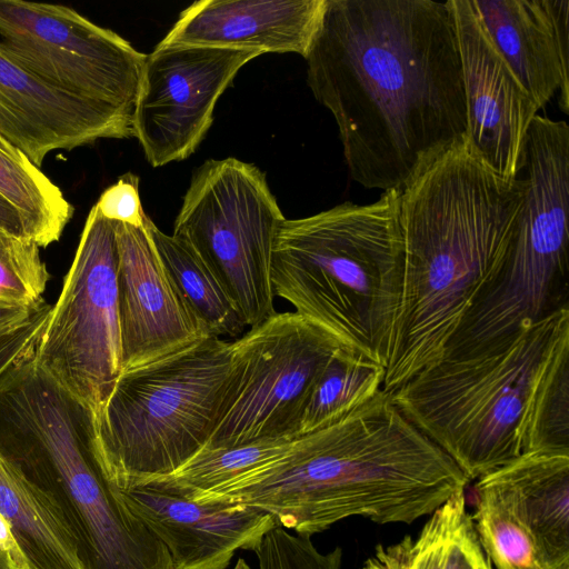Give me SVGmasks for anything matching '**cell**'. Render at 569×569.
Here are the masks:
<instances>
[{"label": "cell", "mask_w": 569, "mask_h": 569, "mask_svg": "<svg viewBox=\"0 0 569 569\" xmlns=\"http://www.w3.org/2000/svg\"><path fill=\"white\" fill-rule=\"evenodd\" d=\"M144 227L180 296L211 337L237 339L247 327L218 279L183 240L162 232L147 217Z\"/></svg>", "instance_id": "cell-22"}, {"label": "cell", "mask_w": 569, "mask_h": 569, "mask_svg": "<svg viewBox=\"0 0 569 569\" xmlns=\"http://www.w3.org/2000/svg\"><path fill=\"white\" fill-rule=\"evenodd\" d=\"M340 349L333 337L296 311L274 312L231 341L221 407L203 449L301 436L310 395Z\"/></svg>", "instance_id": "cell-9"}, {"label": "cell", "mask_w": 569, "mask_h": 569, "mask_svg": "<svg viewBox=\"0 0 569 569\" xmlns=\"http://www.w3.org/2000/svg\"><path fill=\"white\" fill-rule=\"evenodd\" d=\"M116 222L93 206L34 348L38 367L93 417L121 373Z\"/></svg>", "instance_id": "cell-10"}, {"label": "cell", "mask_w": 569, "mask_h": 569, "mask_svg": "<svg viewBox=\"0 0 569 569\" xmlns=\"http://www.w3.org/2000/svg\"><path fill=\"white\" fill-rule=\"evenodd\" d=\"M471 515L482 549L496 569H547L526 523L495 487L477 479Z\"/></svg>", "instance_id": "cell-25"}, {"label": "cell", "mask_w": 569, "mask_h": 569, "mask_svg": "<svg viewBox=\"0 0 569 569\" xmlns=\"http://www.w3.org/2000/svg\"><path fill=\"white\" fill-rule=\"evenodd\" d=\"M51 306L43 299L21 325L0 335V378L16 363L33 353Z\"/></svg>", "instance_id": "cell-31"}, {"label": "cell", "mask_w": 569, "mask_h": 569, "mask_svg": "<svg viewBox=\"0 0 569 569\" xmlns=\"http://www.w3.org/2000/svg\"><path fill=\"white\" fill-rule=\"evenodd\" d=\"M233 569H252L251 566L246 561L243 560L242 558H240L234 568Z\"/></svg>", "instance_id": "cell-37"}, {"label": "cell", "mask_w": 569, "mask_h": 569, "mask_svg": "<svg viewBox=\"0 0 569 569\" xmlns=\"http://www.w3.org/2000/svg\"><path fill=\"white\" fill-rule=\"evenodd\" d=\"M478 479L508 499L547 569H569V455L523 453Z\"/></svg>", "instance_id": "cell-19"}, {"label": "cell", "mask_w": 569, "mask_h": 569, "mask_svg": "<svg viewBox=\"0 0 569 569\" xmlns=\"http://www.w3.org/2000/svg\"><path fill=\"white\" fill-rule=\"evenodd\" d=\"M469 481L381 390L340 420L297 437L273 460L190 500L256 507L311 537L350 517L410 525Z\"/></svg>", "instance_id": "cell-3"}, {"label": "cell", "mask_w": 569, "mask_h": 569, "mask_svg": "<svg viewBox=\"0 0 569 569\" xmlns=\"http://www.w3.org/2000/svg\"><path fill=\"white\" fill-rule=\"evenodd\" d=\"M386 368L340 349L316 383L305 408L299 433L327 427L383 390Z\"/></svg>", "instance_id": "cell-23"}, {"label": "cell", "mask_w": 569, "mask_h": 569, "mask_svg": "<svg viewBox=\"0 0 569 569\" xmlns=\"http://www.w3.org/2000/svg\"><path fill=\"white\" fill-rule=\"evenodd\" d=\"M0 550L12 556L20 569H28L26 559L17 543L11 526L0 513Z\"/></svg>", "instance_id": "cell-32"}, {"label": "cell", "mask_w": 569, "mask_h": 569, "mask_svg": "<svg viewBox=\"0 0 569 569\" xmlns=\"http://www.w3.org/2000/svg\"><path fill=\"white\" fill-rule=\"evenodd\" d=\"M307 82L338 127L351 179L400 187L466 137L450 0H327L305 57Z\"/></svg>", "instance_id": "cell-1"}, {"label": "cell", "mask_w": 569, "mask_h": 569, "mask_svg": "<svg viewBox=\"0 0 569 569\" xmlns=\"http://www.w3.org/2000/svg\"><path fill=\"white\" fill-rule=\"evenodd\" d=\"M490 566L471 515L463 509L448 537L442 569H487Z\"/></svg>", "instance_id": "cell-30"}, {"label": "cell", "mask_w": 569, "mask_h": 569, "mask_svg": "<svg viewBox=\"0 0 569 569\" xmlns=\"http://www.w3.org/2000/svg\"><path fill=\"white\" fill-rule=\"evenodd\" d=\"M403 239L398 188L373 202L345 201L284 219L277 231L274 296L346 350L386 368L400 305Z\"/></svg>", "instance_id": "cell-5"}, {"label": "cell", "mask_w": 569, "mask_h": 569, "mask_svg": "<svg viewBox=\"0 0 569 569\" xmlns=\"http://www.w3.org/2000/svg\"><path fill=\"white\" fill-rule=\"evenodd\" d=\"M49 278L40 248L0 228V307L33 309Z\"/></svg>", "instance_id": "cell-27"}, {"label": "cell", "mask_w": 569, "mask_h": 569, "mask_svg": "<svg viewBox=\"0 0 569 569\" xmlns=\"http://www.w3.org/2000/svg\"><path fill=\"white\" fill-rule=\"evenodd\" d=\"M0 196L18 212L24 238L39 248L61 238L74 211L61 189L1 133Z\"/></svg>", "instance_id": "cell-21"}, {"label": "cell", "mask_w": 569, "mask_h": 569, "mask_svg": "<svg viewBox=\"0 0 569 569\" xmlns=\"http://www.w3.org/2000/svg\"><path fill=\"white\" fill-rule=\"evenodd\" d=\"M296 438L264 440L233 448L201 449L174 472L141 486L190 499L196 495L220 489L273 460Z\"/></svg>", "instance_id": "cell-24"}, {"label": "cell", "mask_w": 569, "mask_h": 569, "mask_svg": "<svg viewBox=\"0 0 569 569\" xmlns=\"http://www.w3.org/2000/svg\"><path fill=\"white\" fill-rule=\"evenodd\" d=\"M487 569H492V566L488 567Z\"/></svg>", "instance_id": "cell-38"}, {"label": "cell", "mask_w": 569, "mask_h": 569, "mask_svg": "<svg viewBox=\"0 0 569 569\" xmlns=\"http://www.w3.org/2000/svg\"><path fill=\"white\" fill-rule=\"evenodd\" d=\"M390 396L469 480L523 453L569 455V308L500 351L431 365Z\"/></svg>", "instance_id": "cell-4"}, {"label": "cell", "mask_w": 569, "mask_h": 569, "mask_svg": "<svg viewBox=\"0 0 569 569\" xmlns=\"http://www.w3.org/2000/svg\"><path fill=\"white\" fill-rule=\"evenodd\" d=\"M450 3L465 86L466 137L489 168L515 180L539 108L493 43L473 0Z\"/></svg>", "instance_id": "cell-13"}, {"label": "cell", "mask_w": 569, "mask_h": 569, "mask_svg": "<svg viewBox=\"0 0 569 569\" xmlns=\"http://www.w3.org/2000/svg\"><path fill=\"white\" fill-rule=\"evenodd\" d=\"M284 219L264 173L236 158L203 162L176 217L172 236L210 269L247 327L276 312L271 262Z\"/></svg>", "instance_id": "cell-8"}, {"label": "cell", "mask_w": 569, "mask_h": 569, "mask_svg": "<svg viewBox=\"0 0 569 569\" xmlns=\"http://www.w3.org/2000/svg\"><path fill=\"white\" fill-rule=\"evenodd\" d=\"M36 308L37 307H34L33 309H20L0 307V335L21 325L30 317V315L33 312Z\"/></svg>", "instance_id": "cell-34"}, {"label": "cell", "mask_w": 569, "mask_h": 569, "mask_svg": "<svg viewBox=\"0 0 569 569\" xmlns=\"http://www.w3.org/2000/svg\"><path fill=\"white\" fill-rule=\"evenodd\" d=\"M113 490L163 543L172 569H226L237 550L253 551L278 526L244 503L198 502L148 486Z\"/></svg>", "instance_id": "cell-15"}, {"label": "cell", "mask_w": 569, "mask_h": 569, "mask_svg": "<svg viewBox=\"0 0 569 569\" xmlns=\"http://www.w3.org/2000/svg\"><path fill=\"white\" fill-rule=\"evenodd\" d=\"M463 509L465 490L433 511L416 539L406 536L395 545L378 546L373 558L385 569H442L448 537Z\"/></svg>", "instance_id": "cell-26"}, {"label": "cell", "mask_w": 569, "mask_h": 569, "mask_svg": "<svg viewBox=\"0 0 569 569\" xmlns=\"http://www.w3.org/2000/svg\"><path fill=\"white\" fill-rule=\"evenodd\" d=\"M493 43L537 107L569 111V0H473Z\"/></svg>", "instance_id": "cell-18"}, {"label": "cell", "mask_w": 569, "mask_h": 569, "mask_svg": "<svg viewBox=\"0 0 569 569\" xmlns=\"http://www.w3.org/2000/svg\"><path fill=\"white\" fill-rule=\"evenodd\" d=\"M231 341L208 337L121 371L93 420L92 453L116 490L168 476L203 449L229 373Z\"/></svg>", "instance_id": "cell-7"}, {"label": "cell", "mask_w": 569, "mask_h": 569, "mask_svg": "<svg viewBox=\"0 0 569 569\" xmlns=\"http://www.w3.org/2000/svg\"><path fill=\"white\" fill-rule=\"evenodd\" d=\"M0 513L28 569H86L78 533L61 502L1 455Z\"/></svg>", "instance_id": "cell-20"}, {"label": "cell", "mask_w": 569, "mask_h": 569, "mask_svg": "<svg viewBox=\"0 0 569 569\" xmlns=\"http://www.w3.org/2000/svg\"><path fill=\"white\" fill-rule=\"evenodd\" d=\"M361 569H385L375 558L368 559Z\"/></svg>", "instance_id": "cell-36"}, {"label": "cell", "mask_w": 569, "mask_h": 569, "mask_svg": "<svg viewBox=\"0 0 569 569\" xmlns=\"http://www.w3.org/2000/svg\"><path fill=\"white\" fill-rule=\"evenodd\" d=\"M252 552L258 569H342L340 547L321 552L311 537L280 526L268 531Z\"/></svg>", "instance_id": "cell-28"}, {"label": "cell", "mask_w": 569, "mask_h": 569, "mask_svg": "<svg viewBox=\"0 0 569 569\" xmlns=\"http://www.w3.org/2000/svg\"><path fill=\"white\" fill-rule=\"evenodd\" d=\"M0 133L36 166L56 150L134 137L133 118L61 92L0 49Z\"/></svg>", "instance_id": "cell-16"}, {"label": "cell", "mask_w": 569, "mask_h": 569, "mask_svg": "<svg viewBox=\"0 0 569 569\" xmlns=\"http://www.w3.org/2000/svg\"><path fill=\"white\" fill-rule=\"evenodd\" d=\"M0 569H20L11 555L0 550Z\"/></svg>", "instance_id": "cell-35"}, {"label": "cell", "mask_w": 569, "mask_h": 569, "mask_svg": "<svg viewBox=\"0 0 569 569\" xmlns=\"http://www.w3.org/2000/svg\"><path fill=\"white\" fill-rule=\"evenodd\" d=\"M0 228L24 238L20 217L16 209L0 196ZM26 239V238H24Z\"/></svg>", "instance_id": "cell-33"}, {"label": "cell", "mask_w": 569, "mask_h": 569, "mask_svg": "<svg viewBox=\"0 0 569 569\" xmlns=\"http://www.w3.org/2000/svg\"><path fill=\"white\" fill-rule=\"evenodd\" d=\"M93 417L33 359L0 378V455L68 512L86 569H172L163 543L117 497L91 447Z\"/></svg>", "instance_id": "cell-6"}, {"label": "cell", "mask_w": 569, "mask_h": 569, "mask_svg": "<svg viewBox=\"0 0 569 569\" xmlns=\"http://www.w3.org/2000/svg\"><path fill=\"white\" fill-rule=\"evenodd\" d=\"M94 207L103 218L133 227H144L148 217L140 201L139 178L131 172L109 186Z\"/></svg>", "instance_id": "cell-29"}, {"label": "cell", "mask_w": 569, "mask_h": 569, "mask_svg": "<svg viewBox=\"0 0 569 569\" xmlns=\"http://www.w3.org/2000/svg\"><path fill=\"white\" fill-rule=\"evenodd\" d=\"M258 50L162 46L147 54L133 118L148 162L187 159L210 129L214 107Z\"/></svg>", "instance_id": "cell-12"}, {"label": "cell", "mask_w": 569, "mask_h": 569, "mask_svg": "<svg viewBox=\"0 0 569 569\" xmlns=\"http://www.w3.org/2000/svg\"><path fill=\"white\" fill-rule=\"evenodd\" d=\"M0 49L16 64L67 94L134 118L147 56L74 9L0 0Z\"/></svg>", "instance_id": "cell-11"}, {"label": "cell", "mask_w": 569, "mask_h": 569, "mask_svg": "<svg viewBox=\"0 0 569 569\" xmlns=\"http://www.w3.org/2000/svg\"><path fill=\"white\" fill-rule=\"evenodd\" d=\"M327 0H200L182 10L162 46L295 52L303 58Z\"/></svg>", "instance_id": "cell-17"}, {"label": "cell", "mask_w": 569, "mask_h": 569, "mask_svg": "<svg viewBox=\"0 0 569 569\" xmlns=\"http://www.w3.org/2000/svg\"><path fill=\"white\" fill-rule=\"evenodd\" d=\"M526 180L489 168L467 137L400 186L403 274L383 391L442 360L462 318L509 252Z\"/></svg>", "instance_id": "cell-2"}, {"label": "cell", "mask_w": 569, "mask_h": 569, "mask_svg": "<svg viewBox=\"0 0 569 569\" xmlns=\"http://www.w3.org/2000/svg\"><path fill=\"white\" fill-rule=\"evenodd\" d=\"M116 238L121 371L211 337L167 273L146 227L116 222Z\"/></svg>", "instance_id": "cell-14"}]
</instances>
